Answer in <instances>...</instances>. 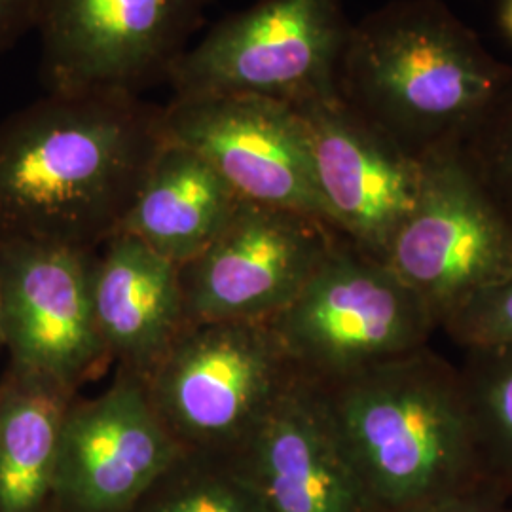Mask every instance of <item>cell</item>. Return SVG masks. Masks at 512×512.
Returning <instances> with one entry per match:
<instances>
[{
  "instance_id": "17",
  "label": "cell",
  "mask_w": 512,
  "mask_h": 512,
  "mask_svg": "<svg viewBox=\"0 0 512 512\" xmlns=\"http://www.w3.org/2000/svg\"><path fill=\"white\" fill-rule=\"evenodd\" d=\"M78 391L10 365L0 380V512H40L52 499L63 421Z\"/></svg>"
},
{
  "instance_id": "6",
  "label": "cell",
  "mask_w": 512,
  "mask_h": 512,
  "mask_svg": "<svg viewBox=\"0 0 512 512\" xmlns=\"http://www.w3.org/2000/svg\"><path fill=\"white\" fill-rule=\"evenodd\" d=\"M296 370L266 323H194L143 380L171 437L230 456L264 420Z\"/></svg>"
},
{
  "instance_id": "22",
  "label": "cell",
  "mask_w": 512,
  "mask_h": 512,
  "mask_svg": "<svg viewBox=\"0 0 512 512\" xmlns=\"http://www.w3.org/2000/svg\"><path fill=\"white\" fill-rule=\"evenodd\" d=\"M42 0H0V55L37 31Z\"/></svg>"
},
{
  "instance_id": "18",
  "label": "cell",
  "mask_w": 512,
  "mask_h": 512,
  "mask_svg": "<svg viewBox=\"0 0 512 512\" xmlns=\"http://www.w3.org/2000/svg\"><path fill=\"white\" fill-rule=\"evenodd\" d=\"M131 512H268L226 456L184 450Z\"/></svg>"
},
{
  "instance_id": "21",
  "label": "cell",
  "mask_w": 512,
  "mask_h": 512,
  "mask_svg": "<svg viewBox=\"0 0 512 512\" xmlns=\"http://www.w3.org/2000/svg\"><path fill=\"white\" fill-rule=\"evenodd\" d=\"M440 327L469 351L512 349V272L476 294Z\"/></svg>"
},
{
  "instance_id": "2",
  "label": "cell",
  "mask_w": 512,
  "mask_h": 512,
  "mask_svg": "<svg viewBox=\"0 0 512 512\" xmlns=\"http://www.w3.org/2000/svg\"><path fill=\"white\" fill-rule=\"evenodd\" d=\"M512 82L442 0H389L351 23L338 92L414 156L461 145Z\"/></svg>"
},
{
  "instance_id": "7",
  "label": "cell",
  "mask_w": 512,
  "mask_h": 512,
  "mask_svg": "<svg viewBox=\"0 0 512 512\" xmlns=\"http://www.w3.org/2000/svg\"><path fill=\"white\" fill-rule=\"evenodd\" d=\"M423 160L420 198L384 262L420 296L440 327L512 272V222L476 177L461 147Z\"/></svg>"
},
{
  "instance_id": "16",
  "label": "cell",
  "mask_w": 512,
  "mask_h": 512,
  "mask_svg": "<svg viewBox=\"0 0 512 512\" xmlns=\"http://www.w3.org/2000/svg\"><path fill=\"white\" fill-rule=\"evenodd\" d=\"M239 202L200 154L165 139L120 232L183 266L219 236Z\"/></svg>"
},
{
  "instance_id": "26",
  "label": "cell",
  "mask_w": 512,
  "mask_h": 512,
  "mask_svg": "<svg viewBox=\"0 0 512 512\" xmlns=\"http://www.w3.org/2000/svg\"><path fill=\"white\" fill-rule=\"evenodd\" d=\"M0 349H4V340H2V330H0Z\"/></svg>"
},
{
  "instance_id": "25",
  "label": "cell",
  "mask_w": 512,
  "mask_h": 512,
  "mask_svg": "<svg viewBox=\"0 0 512 512\" xmlns=\"http://www.w3.org/2000/svg\"><path fill=\"white\" fill-rule=\"evenodd\" d=\"M40 512H61V511H57V509H55L54 505H52V503H48V505H46V507H44V509H42V511Z\"/></svg>"
},
{
  "instance_id": "9",
  "label": "cell",
  "mask_w": 512,
  "mask_h": 512,
  "mask_svg": "<svg viewBox=\"0 0 512 512\" xmlns=\"http://www.w3.org/2000/svg\"><path fill=\"white\" fill-rule=\"evenodd\" d=\"M338 236L323 220L241 200L219 236L179 266L190 325L268 323L302 291Z\"/></svg>"
},
{
  "instance_id": "23",
  "label": "cell",
  "mask_w": 512,
  "mask_h": 512,
  "mask_svg": "<svg viewBox=\"0 0 512 512\" xmlns=\"http://www.w3.org/2000/svg\"><path fill=\"white\" fill-rule=\"evenodd\" d=\"M397 512H503L486 497L476 494L475 490L469 492H456V494L437 495L404 507Z\"/></svg>"
},
{
  "instance_id": "20",
  "label": "cell",
  "mask_w": 512,
  "mask_h": 512,
  "mask_svg": "<svg viewBox=\"0 0 512 512\" xmlns=\"http://www.w3.org/2000/svg\"><path fill=\"white\" fill-rule=\"evenodd\" d=\"M459 147L476 177L512 222V82Z\"/></svg>"
},
{
  "instance_id": "4",
  "label": "cell",
  "mask_w": 512,
  "mask_h": 512,
  "mask_svg": "<svg viewBox=\"0 0 512 512\" xmlns=\"http://www.w3.org/2000/svg\"><path fill=\"white\" fill-rule=\"evenodd\" d=\"M266 325L294 370L315 384L420 351L437 329L420 296L342 234L293 302Z\"/></svg>"
},
{
  "instance_id": "10",
  "label": "cell",
  "mask_w": 512,
  "mask_h": 512,
  "mask_svg": "<svg viewBox=\"0 0 512 512\" xmlns=\"http://www.w3.org/2000/svg\"><path fill=\"white\" fill-rule=\"evenodd\" d=\"M164 137L200 154L241 200L327 222L308 129L293 105L256 95L171 99Z\"/></svg>"
},
{
  "instance_id": "8",
  "label": "cell",
  "mask_w": 512,
  "mask_h": 512,
  "mask_svg": "<svg viewBox=\"0 0 512 512\" xmlns=\"http://www.w3.org/2000/svg\"><path fill=\"white\" fill-rule=\"evenodd\" d=\"M215 0H42L46 93L141 95L167 82Z\"/></svg>"
},
{
  "instance_id": "5",
  "label": "cell",
  "mask_w": 512,
  "mask_h": 512,
  "mask_svg": "<svg viewBox=\"0 0 512 512\" xmlns=\"http://www.w3.org/2000/svg\"><path fill=\"white\" fill-rule=\"evenodd\" d=\"M346 0H258L219 21L169 74L173 99L256 95L300 109L338 92Z\"/></svg>"
},
{
  "instance_id": "13",
  "label": "cell",
  "mask_w": 512,
  "mask_h": 512,
  "mask_svg": "<svg viewBox=\"0 0 512 512\" xmlns=\"http://www.w3.org/2000/svg\"><path fill=\"white\" fill-rule=\"evenodd\" d=\"M298 112L332 228L384 260L420 198L423 160L349 107L340 93Z\"/></svg>"
},
{
  "instance_id": "3",
  "label": "cell",
  "mask_w": 512,
  "mask_h": 512,
  "mask_svg": "<svg viewBox=\"0 0 512 512\" xmlns=\"http://www.w3.org/2000/svg\"><path fill=\"white\" fill-rule=\"evenodd\" d=\"M317 385L382 512L473 490L484 463L465 384L429 349Z\"/></svg>"
},
{
  "instance_id": "19",
  "label": "cell",
  "mask_w": 512,
  "mask_h": 512,
  "mask_svg": "<svg viewBox=\"0 0 512 512\" xmlns=\"http://www.w3.org/2000/svg\"><path fill=\"white\" fill-rule=\"evenodd\" d=\"M461 378L484 467L512 475V349L471 351Z\"/></svg>"
},
{
  "instance_id": "14",
  "label": "cell",
  "mask_w": 512,
  "mask_h": 512,
  "mask_svg": "<svg viewBox=\"0 0 512 512\" xmlns=\"http://www.w3.org/2000/svg\"><path fill=\"white\" fill-rule=\"evenodd\" d=\"M268 512H382L319 385L296 372L264 420L226 456Z\"/></svg>"
},
{
  "instance_id": "12",
  "label": "cell",
  "mask_w": 512,
  "mask_h": 512,
  "mask_svg": "<svg viewBox=\"0 0 512 512\" xmlns=\"http://www.w3.org/2000/svg\"><path fill=\"white\" fill-rule=\"evenodd\" d=\"M183 452L143 380L118 370L101 395L71 404L50 503L61 512H131Z\"/></svg>"
},
{
  "instance_id": "1",
  "label": "cell",
  "mask_w": 512,
  "mask_h": 512,
  "mask_svg": "<svg viewBox=\"0 0 512 512\" xmlns=\"http://www.w3.org/2000/svg\"><path fill=\"white\" fill-rule=\"evenodd\" d=\"M164 141V105L133 93H46L12 112L0 122V243L99 251Z\"/></svg>"
},
{
  "instance_id": "11",
  "label": "cell",
  "mask_w": 512,
  "mask_h": 512,
  "mask_svg": "<svg viewBox=\"0 0 512 512\" xmlns=\"http://www.w3.org/2000/svg\"><path fill=\"white\" fill-rule=\"evenodd\" d=\"M95 256L61 245L0 243V330L10 365L78 391L109 363L93 315Z\"/></svg>"
},
{
  "instance_id": "15",
  "label": "cell",
  "mask_w": 512,
  "mask_h": 512,
  "mask_svg": "<svg viewBox=\"0 0 512 512\" xmlns=\"http://www.w3.org/2000/svg\"><path fill=\"white\" fill-rule=\"evenodd\" d=\"M92 300L110 361L141 380L190 327L179 266L124 232L97 251Z\"/></svg>"
},
{
  "instance_id": "24",
  "label": "cell",
  "mask_w": 512,
  "mask_h": 512,
  "mask_svg": "<svg viewBox=\"0 0 512 512\" xmlns=\"http://www.w3.org/2000/svg\"><path fill=\"white\" fill-rule=\"evenodd\" d=\"M497 21L503 31V35L509 38L512 44V0H501L499 10H497Z\"/></svg>"
}]
</instances>
